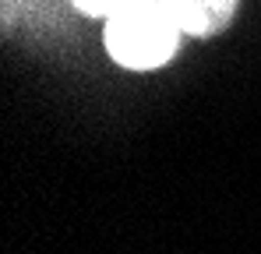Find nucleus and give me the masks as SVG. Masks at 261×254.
Listing matches in <instances>:
<instances>
[{
	"label": "nucleus",
	"instance_id": "f257e3e1",
	"mask_svg": "<svg viewBox=\"0 0 261 254\" xmlns=\"http://www.w3.org/2000/svg\"><path fill=\"white\" fill-rule=\"evenodd\" d=\"M180 25L163 0H130L120 14L106 21V49L117 64L148 71L173 57Z\"/></svg>",
	"mask_w": 261,
	"mask_h": 254
},
{
	"label": "nucleus",
	"instance_id": "f03ea898",
	"mask_svg": "<svg viewBox=\"0 0 261 254\" xmlns=\"http://www.w3.org/2000/svg\"><path fill=\"white\" fill-rule=\"evenodd\" d=\"M163 4L180 25V32L208 36V32H216L229 21L237 0H163Z\"/></svg>",
	"mask_w": 261,
	"mask_h": 254
},
{
	"label": "nucleus",
	"instance_id": "7ed1b4c3",
	"mask_svg": "<svg viewBox=\"0 0 261 254\" xmlns=\"http://www.w3.org/2000/svg\"><path fill=\"white\" fill-rule=\"evenodd\" d=\"M85 14H95V18H113V14H120L124 7H127L130 0H74Z\"/></svg>",
	"mask_w": 261,
	"mask_h": 254
}]
</instances>
